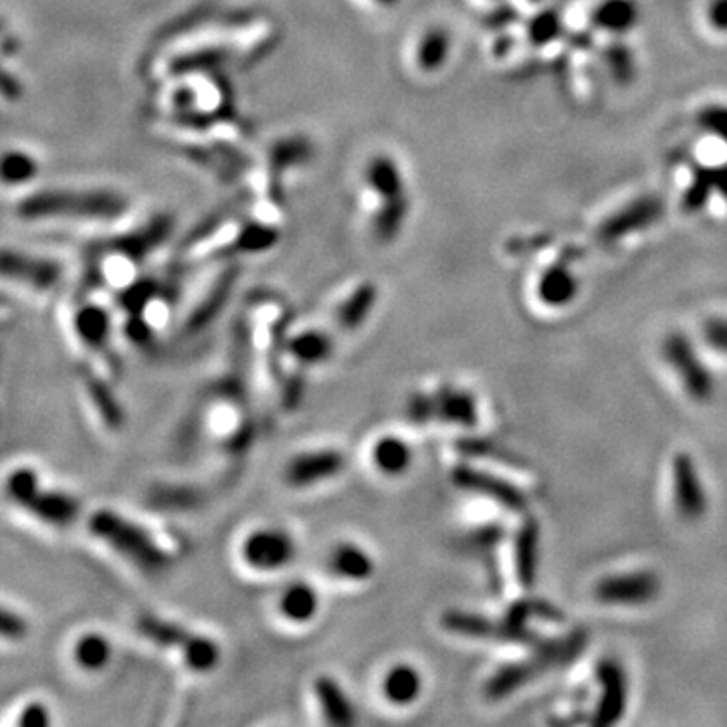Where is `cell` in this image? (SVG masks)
Listing matches in <instances>:
<instances>
[{"label": "cell", "instance_id": "7", "mask_svg": "<svg viewBox=\"0 0 727 727\" xmlns=\"http://www.w3.org/2000/svg\"><path fill=\"white\" fill-rule=\"evenodd\" d=\"M366 194L374 196V206L408 200V186L400 164L390 154H374L362 170Z\"/></svg>", "mask_w": 727, "mask_h": 727}, {"label": "cell", "instance_id": "2", "mask_svg": "<svg viewBox=\"0 0 727 727\" xmlns=\"http://www.w3.org/2000/svg\"><path fill=\"white\" fill-rule=\"evenodd\" d=\"M89 532L144 574H160L170 566L168 552L150 532L116 511H95L89 517Z\"/></svg>", "mask_w": 727, "mask_h": 727}, {"label": "cell", "instance_id": "22", "mask_svg": "<svg viewBox=\"0 0 727 727\" xmlns=\"http://www.w3.org/2000/svg\"><path fill=\"white\" fill-rule=\"evenodd\" d=\"M314 693L328 723L352 725L356 721L354 707L338 681L332 677H318L314 683Z\"/></svg>", "mask_w": 727, "mask_h": 727}, {"label": "cell", "instance_id": "12", "mask_svg": "<svg viewBox=\"0 0 727 727\" xmlns=\"http://www.w3.org/2000/svg\"><path fill=\"white\" fill-rule=\"evenodd\" d=\"M453 481L459 489L473 491L477 495H485L509 511H524L528 505L524 493L517 487L503 481L497 475H491V473H485V471H479L473 467H457L453 471Z\"/></svg>", "mask_w": 727, "mask_h": 727}, {"label": "cell", "instance_id": "34", "mask_svg": "<svg viewBox=\"0 0 727 727\" xmlns=\"http://www.w3.org/2000/svg\"><path fill=\"white\" fill-rule=\"evenodd\" d=\"M713 192H721L723 196H727V166L697 172L693 184L685 194V206L689 213H697L707 202V198L713 196Z\"/></svg>", "mask_w": 727, "mask_h": 727}, {"label": "cell", "instance_id": "5", "mask_svg": "<svg viewBox=\"0 0 727 727\" xmlns=\"http://www.w3.org/2000/svg\"><path fill=\"white\" fill-rule=\"evenodd\" d=\"M663 354L667 364L679 376L685 392L693 400H709L713 396V376L709 374L707 366L697 356L695 348L683 334L667 336L663 344Z\"/></svg>", "mask_w": 727, "mask_h": 727}, {"label": "cell", "instance_id": "32", "mask_svg": "<svg viewBox=\"0 0 727 727\" xmlns=\"http://www.w3.org/2000/svg\"><path fill=\"white\" fill-rule=\"evenodd\" d=\"M372 461L382 475H404L412 463V451L408 443L398 437H384L372 449Z\"/></svg>", "mask_w": 727, "mask_h": 727}, {"label": "cell", "instance_id": "25", "mask_svg": "<svg viewBox=\"0 0 727 727\" xmlns=\"http://www.w3.org/2000/svg\"><path fill=\"white\" fill-rule=\"evenodd\" d=\"M378 299V287L370 281L360 283L338 307V326H342L346 332H354L362 328V324L372 314V309Z\"/></svg>", "mask_w": 727, "mask_h": 727}, {"label": "cell", "instance_id": "29", "mask_svg": "<svg viewBox=\"0 0 727 727\" xmlns=\"http://www.w3.org/2000/svg\"><path fill=\"white\" fill-rule=\"evenodd\" d=\"M320 608V596L318 592L311 588L309 584L297 582L285 588V592L281 594L279 600V610L281 614L295 622V625H303V622H309L318 614Z\"/></svg>", "mask_w": 727, "mask_h": 727}, {"label": "cell", "instance_id": "46", "mask_svg": "<svg viewBox=\"0 0 727 727\" xmlns=\"http://www.w3.org/2000/svg\"><path fill=\"white\" fill-rule=\"evenodd\" d=\"M27 631H29L27 622L19 614H15L13 610L5 608L3 614H0V633H3L5 639L21 641V639H25Z\"/></svg>", "mask_w": 727, "mask_h": 727}, {"label": "cell", "instance_id": "1", "mask_svg": "<svg viewBox=\"0 0 727 727\" xmlns=\"http://www.w3.org/2000/svg\"><path fill=\"white\" fill-rule=\"evenodd\" d=\"M128 209L120 192L103 188H47L23 198L17 215L23 221H116Z\"/></svg>", "mask_w": 727, "mask_h": 727}, {"label": "cell", "instance_id": "16", "mask_svg": "<svg viewBox=\"0 0 727 727\" xmlns=\"http://www.w3.org/2000/svg\"><path fill=\"white\" fill-rule=\"evenodd\" d=\"M548 669H550L548 663L538 653L530 661L505 665L489 677V681L485 683V695H487V699H493V701L503 699V697L511 695L513 691L522 689L524 685H528L532 679H536L540 673H544Z\"/></svg>", "mask_w": 727, "mask_h": 727}, {"label": "cell", "instance_id": "35", "mask_svg": "<svg viewBox=\"0 0 727 727\" xmlns=\"http://www.w3.org/2000/svg\"><path fill=\"white\" fill-rule=\"evenodd\" d=\"M39 170V160L23 148L7 150L3 156V182L11 188H23L31 184L39 176Z\"/></svg>", "mask_w": 727, "mask_h": 727}, {"label": "cell", "instance_id": "39", "mask_svg": "<svg viewBox=\"0 0 727 727\" xmlns=\"http://www.w3.org/2000/svg\"><path fill=\"white\" fill-rule=\"evenodd\" d=\"M309 152H311V144L307 140L287 138V140L273 144L269 162H271L273 172H283L297 164H305V160H309Z\"/></svg>", "mask_w": 727, "mask_h": 727}, {"label": "cell", "instance_id": "30", "mask_svg": "<svg viewBox=\"0 0 727 727\" xmlns=\"http://www.w3.org/2000/svg\"><path fill=\"white\" fill-rule=\"evenodd\" d=\"M334 350L332 338L320 330H305L289 336L287 354L303 366H314L330 358Z\"/></svg>", "mask_w": 727, "mask_h": 727}, {"label": "cell", "instance_id": "13", "mask_svg": "<svg viewBox=\"0 0 727 727\" xmlns=\"http://www.w3.org/2000/svg\"><path fill=\"white\" fill-rule=\"evenodd\" d=\"M661 217V202L657 198H639L627 209H622L618 215H612L602 227L600 237L604 241H616L637 231L649 229Z\"/></svg>", "mask_w": 727, "mask_h": 727}, {"label": "cell", "instance_id": "44", "mask_svg": "<svg viewBox=\"0 0 727 727\" xmlns=\"http://www.w3.org/2000/svg\"><path fill=\"white\" fill-rule=\"evenodd\" d=\"M124 332H126L128 340L136 346H148L154 340L152 326L148 320H144V314L128 316V320L124 324Z\"/></svg>", "mask_w": 727, "mask_h": 727}, {"label": "cell", "instance_id": "19", "mask_svg": "<svg viewBox=\"0 0 727 727\" xmlns=\"http://www.w3.org/2000/svg\"><path fill=\"white\" fill-rule=\"evenodd\" d=\"M172 233V221L168 217H160L152 221L146 229L134 231L118 239L112 249L122 255L126 261H142L146 255H150L154 249L164 245V241Z\"/></svg>", "mask_w": 727, "mask_h": 727}, {"label": "cell", "instance_id": "3", "mask_svg": "<svg viewBox=\"0 0 727 727\" xmlns=\"http://www.w3.org/2000/svg\"><path fill=\"white\" fill-rule=\"evenodd\" d=\"M7 493L17 505L37 517L39 522L55 528L71 526L79 515V503L75 497L63 491L41 489L39 475L29 467L15 469L9 475Z\"/></svg>", "mask_w": 727, "mask_h": 727}, {"label": "cell", "instance_id": "14", "mask_svg": "<svg viewBox=\"0 0 727 727\" xmlns=\"http://www.w3.org/2000/svg\"><path fill=\"white\" fill-rule=\"evenodd\" d=\"M443 627L449 633L469 637V639H495V641H509V643H522L519 635L507 625V620L495 622L483 618L479 614L461 612V610H447L441 618Z\"/></svg>", "mask_w": 727, "mask_h": 727}, {"label": "cell", "instance_id": "24", "mask_svg": "<svg viewBox=\"0 0 727 727\" xmlns=\"http://www.w3.org/2000/svg\"><path fill=\"white\" fill-rule=\"evenodd\" d=\"M423 693V677L410 665H394L382 679V695L392 705H410Z\"/></svg>", "mask_w": 727, "mask_h": 727}, {"label": "cell", "instance_id": "33", "mask_svg": "<svg viewBox=\"0 0 727 727\" xmlns=\"http://www.w3.org/2000/svg\"><path fill=\"white\" fill-rule=\"evenodd\" d=\"M73 659H75L77 667L83 671H89V673L101 671L110 665L112 645L103 635L87 633L75 643Z\"/></svg>", "mask_w": 727, "mask_h": 727}, {"label": "cell", "instance_id": "27", "mask_svg": "<svg viewBox=\"0 0 727 727\" xmlns=\"http://www.w3.org/2000/svg\"><path fill=\"white\" fill-rule=\"evenodd\" d=\"M538 295L550 307H562L578 295V281L566 265H552L538 281Z\"/></svg>", "mask_w": 727, "mask_h": 727}, {"label": "cell", "instance_id": "38", "mask_svg": "<svg viewBox=\"0 0 727 727\" xmlns=\"http://www.w3.org/2000/svg\"><path fill=\"white\" fill-rule=\"evenodd\" d=\"M277 239H279L277 229H273L269 225H261V223H251L239 231L233 245L239 253L253 255V253H265V251L273 249L277 245Z\"/></svg>", "mask_w": 727, "mask_h": 727}, {"label": "cell", "instance_id": "37", "mask_svg": "<svg viewBox=\"0 0 727 727\" xmlns=\"http://www.w3.org/2000/svg\"><path fill=\"white\" fill-rule=\"evenodd\" d=\"M160 295V283L156 279L144 277L138 279L134 283H130L120 295V307L126 311L128 316H136V314H144V309Z\"/></svg>", "mask_w": 727, "mask_h": 727}, {"label": "cell", "instance_id": "23", "mask_svg": "<svg viewBox=\"0 0 727 727\" xmlns=\"http://www.w3.org/2000/svg\"><path fill=\"white\" fill-rule=\"evenodd\" d=\"M538 544H540V528L534 519H528L515 538V574L524 588H532L536 584Z\"/></svg>", "mask_w": 727, "mask_h": 727}, {"label": "cell", "instance_id": "40", "mask_svg": "<svg viewBox=\"0 0 727 727\" xmlns=\"http://www.w3.org/2000/svg\"><path fill=\"white\" fill-rule=\"evenodd\" d=\"M697 126L721 142L727 144V106L723 103H709L697 112Z\"/></svg>", "mask_w": 727, "mask_h": 727}, {"label": "cell", "instance_id": "26", "mask_svg": "<svg viewBox=\"0 0 727 727\" xmlns=\"http://www.w3.org/2000/svg\"><path fill=\"white\" fill-rule=\"evenodd\" d=\"M592 23L600 31L627 33L639 23V5L635 0H602L592 13Z\"/></svg>", "mask_w": 727, "mask_h": 727}, {"label": "cell", "instance_id": "18", "mask_svg": "<svg viewBox=\"0 0 727 727\" xmlns=\"http://www.w3.org/2000/svg\"><path fill=\"white\" fill-rule=\"evenodd\" d=\"M237 281V269H229L225 271L213 285V289L206 293L200 303L192 309V314L186 320V332L188 334H198L202 332L206 326H209L219 314L223 305L229 301L233 287Z\"/></svg>", "mask_w": 727, "mask_h": 727}, {"label": "cell", "instance_id": "45", "mask_svg": "<svg viewBox=\"0 0 727 727\" xmlns=\"http://www.w3.org/2000/svg\"><path fill=\"white\" fill-rule=\"evenodd\" d=\"M608 67L612 71V75L618 79V81H629L633 77V69H635V63H633V55L627 51V49H612L610 55H608Z\"/></svg>", "mask_w": 727, "mask_h": 727}, {"label": "cell", "instance_id": "9", "mask_svg": "<svg viewBox=\"0 0 727 727\" xmlns=\"http://www.w3.org/2000/svg\"><path fill=\"white\" fill-rule=\"evenodd\" d=\"M596 681L600 683L602 697L592 717V725L604 727L620 721L629 705V681L616 661H602L596 667Z\"/></svg>", "mask_w": 727, "mask_h": 727}, {"label": "cell", "instance_id": "31", "mask_svg": "<svg viewBox=\"0 0 727 727\" xmlns=\"http://www.w3.org/2000/svg\"><path fill=\"white\" fill-rule=\"evenodd\" d=\"M83 382H85V388H87V394L97 410V414L101 417L103 425H106L108 429L112 431H118L122 429L124 425V410L116 398V394L112 392V388L103 382L101 378L85 372L83 374Z\"/></svg>", "mask_w": 727, "mask_h": 727}, {"label": "cell", "instance_id": "4", "mask_svg": "<svg viewBox=\"0 0 727 727\" xmlns=\"http://www.w3.org/2000/svg\"><path fill=\"white\" fill-rule=\"evenodd\" d=\"M659 592L661 580L649 570L612 574L602 578L594 588L596 600L608 606H645L653 602Z\"/></svg>", "mask_w": 727, "mask_h": 727}, {"label": "cell", "instance_id": "41", "mask_svg": "<svg viewBox=\"0 0 727 727\" xmlns=\"http://www.w3.org/2000/svg\"><path fill=\"white\" fill-rule=\"evenodd\" d=\"M562 31V21L560 15L554 11H546L542 15H538L530 27H528V35L532 39V43L536 45H546L552 43Z\"/></svg>", "mask_w": 727, "mask_h": 727}, {"label": "cell", "instance_id": "17", "mask_svg": "<svg viewBox=\"0 0 727 727\" xmlns=\"http://www.w3.org/2000/svg\"><path fill=\"white\" fill-rule=\"evenodd\" d=\"M73 328L83 346L93 352H103L112 336L110 311L97 303H83L75 311Z\"/></svg>", "mask_w": 727, "mask_h": 727}, {"label": "cell", "instance_id": "21", "mask_svg": "<svg viewBox=\"0 0 727 727\" xmlns=\"http://www.w3.org/2000/svg\"><path fill=\"white\" fill-rule=\"evenodd\" d=\"M453 37L445 27L427 29L414 47V63L425 73L441 71L451 57Z\"/></svg>", "mask_w": 727, "mask_h": 727}, {"label": "cell", "instance_id": "11", "mask_svg": "<svg viewBox=\"0 0 727 727\" xmlns=\"http://www.w3.org/2000/svg\"><path fill=\"white\" fill-rule=\"evenodd\" d=\"M3 275L7 279H13V281L23 283L27 287H33L37 291H47V289H53L59 283V279L63 275V269L53 259L35 257V255H27V253H21V251L5 249V253H3Z\"/></svg>", "mask_w": 727, "mask_h": 727}, {"label": "cell", "instance_id": "8", "mask_svg": "<svg viewBox=\"0 0 727 727\" xmlns=\"http://www.w3.org/2000/svg\"><path fill=\"white\" fill-rule=\"evenodd\" d=\"M671 475L673 499L679 515L687 519V522H697L707 511V495L695 461L685 453L675 455Z\"/></svg>", "mask_w": 727, "mask_h": 727}, {"label": "cell", "instance_id": "28", "mask_svg": "<svg viewBox=\"0 0 727 727\" xmlns=\"http://www.w3.org/2000/svg\"><path fill=\"white\" fill-rule=\"evenodd\" d=\"M136 627H138V633L144 639H148L150 643L164 647V649H176V651H182V647L194 635L188 629L176 625V622L158 618L154 614H142L136 622Z\"/></svg>", "mask_w": 727, "mask_h": 727}, {"label": "cell", "instance_id": "42", "mask_svg": "<svg viewBox=\"0 0 727 727\" xmlns=\"http://www.w3.org/2000/svg\"><path fill=\"white\" fill-rule=\"evenodd\" d=\"M406 414L414 425H427L435 421V402L433 394L414 392L406 400Z\"/></svg>", "mask_w": 727, "mask_h": 727}, {"label": "cell", "instance_id": "43", "mask_svg": "<svg viewBox=\"0 0 727 727\" xmlns=\"http://www.w3.org/2000/svg\"><path fill=\"white\" fill-rule=\"evenodd\" d=\"M705 344L721 354H727V318H711L703 326Z\"/></svg>", "mask_w": 727, "mask_h": 727}, {"label": "cell", "instance_id": "36", "mask_svg": "<svg viewBox=\"0 0 727 727\" xmlns=\"http://www.w3.org/2000/svg\"><path fill=\"white\" fill-rule=\"evenodd\" d=\"M180 653H182L184 665L194 673H209L221 661L219 643L209 637H202V635H192Z\"/></svg>", "mask_w": 727, "mask_h": 727}, {"label": "cell", "instance_id": "50", "mask_svg": "<svg viewBox=\"0 0 727 727\" xmlns=\"http://www.w3.org/2000/svg\"><path fill=\"white\" fill-rule=\"evenodd\" d=\"M374 3L384 7V9H392V7H396L400 3V0H374Z\"/></svg>", "mask_w": 727, "mask_h": 727}, {"label": "cell", "instance_id": "10", "mask_svg": "<svg viewBox=\"0 0 727 727\" xmlns=\"http://www.w3.org/2000/svg\"><path fill=\"white\" fill-rule=\"evenodd\" d=\"M346 467V459L340 451H314L293 457L285 467V483L293 489L314 487L320 481L334 479Z\"/></svg>", "mask_w": 727, "mask_h": 727}, {"label": "cell", "instance_id": "6", "mask_svg": "<svg viewBox=\"0 0 727 727\" xmlns=\"http://www.w3.org/2000/svg\"><path fill=\"white\" fill-rule=\"evenodd\" d=\"M241 556L253 570L275 572L285 568L295 558V542L283 530H257L243 542Z\"/></svg>", "mask_w": 727, "mask_h": 727}, {"label": "cell", "instance_id": "20", "mask_svg": "<svg viewBox=\"0 0 727 727\" xmlns=\"http://www.w3.org/2000/svg\"><path fill=\"white\" fill-rule=\"evenodd\" d=\"M328 568L336 578L364 582L374 574V560L362 546L344 542L332 550L328 558Z\"/></svg>", "mask_w": 727, "mask_h": 727}, {"label": "cell", "instance_id": "47", "mask_svg": "<svg viewBox=\"0 0 727 727\" xmlns=\"http://www.w3.org/2000/svg\"><path fill=\"white\" fill-rule=\"evenodd\" d=\"M17 723L19 727H47L51 723V715L43 703H29L21 711Z\"/></svg>", "mask_w": 727, "mask_h": 727}, {"label": "cell", "instance_id": "15", "mask_svg": "<svg viewBox=\"0 0 727 727\" xmlns=\"http://www.w3.org/2000/svg\"><path fill=\"white\" fill-rule=\"evenodd\" d=\"M433 402H435V421L465 429L477 425V402L471 392L453 386H441L433 392Z\"/></svg>", "mask_w": 727, "mask_h": 727}, {"label": "cell", "instance_id": "49", "mask_svg": "<svg viewBox=\"0 0 727 727\" xmlns=\"http://www.w3.org/2000/svg\"><path fill=\"white\" fill-rule=\"evenodd\" d=\"M707 23L715 31L727 33V0H709V5H707Z\"/></svg>", "mask_w": 727, "mask_h": 727}, {"label": "cell", "instance_id": "48", "mask_svg": "<svg viewBox=\"0 0 727 727\" xmlns=\"http://www.w3.org/2000/svg\"><path fill=\"white\" fill-rule=\"evenodd\" d=\"M303 392H305V378L301 374H291L285 382H283V402L285 408H297L303 400Z\"/></svg>", "mask_w": 727, "mask_h": 727}]
</instances>
